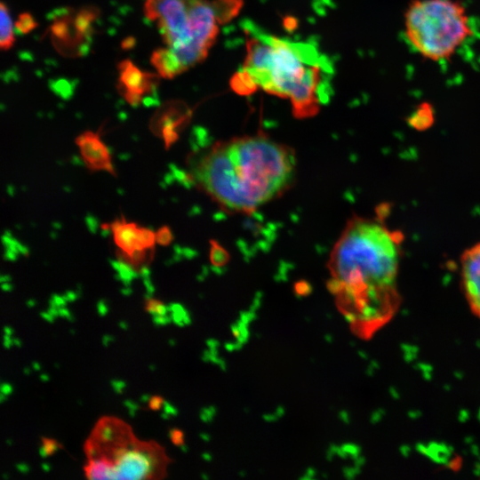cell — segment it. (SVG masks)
Here are the masks:
<instances>
[{"mask_svg": "<svg viewBox=\"0 0 480 480\" xmlns=\"http://www.w3.org/2000/svg\"><path fill=\"white\" fill-rule=\"evenodd\" d=\"M15 42V29L8 6L2 2L0 8V47L3 51L11 49Z\"/></svg>", "mask_w": 480, "mask_h": 480, "instance_id": "13", "label": "cell"}, {"mask_svg": "<svg viewBox=\"0 0 480 480\" xmlns=\"http://www.w3.org/2000/svg\"><path fill=\"white\" fill-rule=\"evenodd\" d=\"M460 261L463 292L471 310L480 318V242L466 249Z\"/></svg>", "mask_w": 480, "mask_h": 480, "instance_id": "9", "label": "cell"}, {"mask_svg": "<svg viewBox=\"0 0 480 480\" xmlns=\"http://www.w3.org/2000/svg\"><path fill=\"white\" fill-rule=\"evenodd\" d=\"M145 309L153 317L168 316L167 312L170 311V308L165 307L162 301L151 298L150 296L146 300Z\"/></svg>", "mask_w": 480, "mask_h": 480, "instance_id": "16", "label": "cell"}, {"mask_svg": "<svg viewBox=\"0 0 480 480\" xmlns=\"http://www.w3.org/2000/svg\"><path fill=\"white\" fill-rule=\"evenodd\" d=\"M164 403L165 402L164 401L163 397L158 396H154L148 398V407L153 411L161 409Z\"/></svg>", "mask_w": 480, "mask_h": 480, "instance_id": "20", "label": "cell"}, {"mask_svg": "<svg viewBox=\"0 0 480 480\" xmlns=\"http://www.w3.org/2000/svg\"><path fill=\"white\" fill-rule=\"evenodd\" d=\"M18 468H19L20 471H22V472H27L28 469V468L27 465H19V466H18Z\"/></svg>", "mask_w": 480, "mask_h": 480, "instance_id": "25", "label": "cell"}, {"mask_svg": "<svg viewBox=\"0 0 480 480\" xmlns=\"http://www.w3.org/2000/svg\"><path fill=\"white\" fill-rule=\"evenodd\" d=\"M113 387L117 392H121L122 388L124 387V384L123 381L120 380H115L113 381Z\"/></svg>", "mask_w": 480, "mask_h": 480, "instance_id": "23", "label": "cell"}, {"mask_svg": "<svg viewBox=\"0 0 480 480\" xmlns=\"http://www.w3.org/2000/svg\"><path fill=\"white\" fill-rule=\"evenodd\" d=\"M36 27V21L28 12L21 13L15 23V28L20 34H27L33 30Z\"/></svg>", "mask_w": 480, "mask_h": 480, "instance_id": "17", "label": "cell"}, {"mask_svg": "<svg viewBox=\"0 0 480 480\" xmlns=\"http://www.w3.org/2000/svg\"><path fill=\"white\" fill-rule=\"evenodd\" d=\"M99 10L86 6L77 12L64 10L54 17L52 40L59 52L68 56L86 53L92 39V25Z\"/></svg>", "mask_w": 480, "mask_h": 480, "instance_id": "6", "label": "cell"}, {"mask_svg": "<svg viewBox=\"0 0 480 480\" xmlns=\"http://www.w3.org/2000/svg\"><path fill=\"white\" fill-rule=\"evenodd\" d=\"M170 436L173 444L180 445L183 444V433L179 429H172Z\"/></svg>", "mask_w": 480, "mask_h": 480, "instance_id": "21", "label": "cell"}, {"mask_svg": "<svg viewBox=\"0 0 480 480\" xmlns=\"http://www.w3.org/2000/svg\"><path fill=\"white\" fill-rule=\"evenodd\" d=\"M472 32L465 7L454 0H414L405 11L406 40L433 61L452 57Z\"/></svg>", "mask_w": 480, "mask_h": 480, "instance_id": "5", "label": "cell"}, {"mask_svg": "<svg viewBox=\"0 0 480 480\" xmlns=\"http://www.w3.org/2000/svg\"><path fill=\"white\" fill-rule=\"evenodd\" d=\"M42 447L40 449V454L43 457H46L48 455L52 454L55 451L58 450V448H61L62 446L58 444L55 440L48 439V438H43L42 439Z\"/></svg>", "mask_w": 480, "mask_h": 480, "instance_id": "18", "label": "cell"}, {"mask_svg": "<svg viewBox=\"0 0 480 480\" xmlns=\"http://www.w3.org/2000/svg\"><path fill=\"white\" fill-rule=\"evenodd\" d=\"M76 144L87 167L94 171H107L115 174L109 151L98 133L85 132L77 137Z\"/></svg>", "mask_w": 480, "mask_h": 480, "instance_id": "10", "label": "cell"}, {"mask_svg": "<svg viewBox=\"0 0 480 480\" xmlns=\"http://www.w3.org/2000/svg\"><path fill=\"white\" fill-rule=\"evenodd\" d=\"M295 165L290 147L246 135L212 144L191 161L188 175L222 208L251 213L290 187Z\"/></svg>", "mask_w": 480, "mask_h": 480, "instance_id": "2", "label": "cell"}, {"mask_svg": "<svg viewBox=\"0 0 480 480\" xmlns=\"http://www.w3.org/2000/svg\"><path fill=\"white\" fill-rule=\"evenodd\" d=\"M110 456L113 479L152 478L158 465L169 461L157 444L140 443L136 439L132 447L115 448Z\"/></svg>", "mask_w": 480, "mask_h": 480, "instance_id": "7", "label": "cell"}, {"mask_svg": "<svg viewBox=\"0 0 480 480\" xmlns=\"http://www.w3.org/2000/svg\"><path fill=\"white\" fill-rule=\"evenodd\" d=\"M172 240V235L168 227H162L156 232V241L158 244L168 245Z\"/></svg>", "mask_w": 480, "mask_h": 480, "instance_id": "19", "label": "cell"}, {"mask_svg": "<svg viewBox=\"0 0 480 480\" xmlns=\"http://www.w3.org/2000/svg\"><path fill=\"white\" fill-rule=\"evenodd\" d=\"M150 62L157 74L166 79H172L185 72L175 54L166 46L155 50L151 54Z\"/></svg>", "mask_w": 480, "mask_h": 480, "instance_id": "11", "label": "cell"}, {"mask_svg": "<svg viewBox=\"0 0 480 480\" xmlns=\"http://www.w3.org/2000/svg\"><path fill=\"white\" fill-rule=\"evenodd\" d=\"M1 390H2L1 398H3L4 396L9 395L12 392V388L8 383H3L1 386Z\"/></svg>", "mask_w": 480, "mask_h": 480, "instance_id": "22", "label": "cell"}, {"mask_svg": "<svg viewBox=\"0 0 480 480\" xmlns=\"http://www.w3.org/2000/svg\"><path fill=\"white\" fill-rule=\"evenodd\" d=\"M404 236L381 218H350L330 253L327 286L351 330L369 339L396 315Z\"/></svg>", "mask_w": 480, "mask_h": 480, "instance_id": "1", "label": "cell"}, {"mask_svg": "<svg viewBox=\"0 0 480 480\" xmlns=\"http://www.w3.org/2000/svg\"><path fill=\"white\" fill-rule=\"evenodd\" d=\"M408 122L414 129H428L434 123L433 107L427 102L420 104L410 116Z\"/></svg>", "mask_w": 480, "mask_h": 480, "instance_id": "14", "label": "cell"}, {"mask_svg": "<svg viewBox=\"0 0 480 480\" xmlns=\"http://www.w3.org/2000/svg\"><path fill=\"white\" fill-rule=\"evenodd\" d=\"M243 29L246 56L235 74V92L248 95L260 88L288 99L298 118L312 117L332 95L333 66L328 57L310 42L273 36L251 20Z\"/></svg>", "mask_w": 480, "mask_h": 480, "instance_id": "3", "label": "cell"}, {"mask_svg": "<svg viewBox=\"0 0 480 480\" xmlns=\"http://www.w3.org/2000/svg\"><path fill=\"white\" fill-rule=\"evenodd\" d=\"M2 287L4 291H9L11 290L12 286L6 284H3Z\"/></svg>", "mask_w": 480, "mask_h": 480, "instance_id": "26", "label": "cell"}, {"mask_svg": "<svg viewBox=\"0 0 480 480\" xmlns=\"http://www.w3.org/2000/svg\"><path fill=\"white\" fill-rule=\"evenodd\" d=\"M106 312H107V307H106V305H105L102 301H100V302L99 303V313H100V315H105Z\"/></svg>", "mask_w": 480, "mask_h": 480, "instance_id": "24", "label": "cell"}, {"mask_svg": "<svg viewBox=\"0 0 480 480\" xmlns=\"http://www.w3.org/2000/svg\"><path fill=\"white\" fill-rule=\"evenodd\" d=\"M113 268L116 271L119 279L126 285L136 277L134 268L122 260L111 261Z\"/></svg>", "mask_w": 480, "mask_h": 480, "instance_id": "15", "label": "cell"}, {"mask_svg": "<svg viewBox=\"0 0 480 480\" xmlns=\"http://www.w3.org/2000/svg\"><path fill=\"white\" fill-rule=\"evenodd\" d=\"M116 244L125 255H131L136 251L139 228L135 223L124 220H116L111 225Z\"/></svg>", "mask_w": 480, "mask_h": 480, "instance_id": "12", "label": "cell"}, {"mask_svg": "<svg viewBox=\"0 0 480 480\" xmlns=\"http://www.w3.org/2000/svg\"><path fill=\"white\" fill-rule=\"evenodd\" d=\"M241 6L242 0H145L143 12L186 71L206 58L220 26Z\"/></svg>", "mask_w": 480, "mask_h": 480, "instance_id": "4", "label": "cell"}, {"mask_svg": "<svg viewBox=\"0 0 480 480\" xmlns=\"http://www.w3.org/2000/svg\"><path fill=\"white\" fill-rule=\"evenodd\" d=\"M117 90L132 107L156 103V91L160 76L140 69L130 60L118 63Z\"/></svg>", "mask_w": 480, "mask_h": 480, "instance_id": "8", "label": "cell"}]
</instances>
